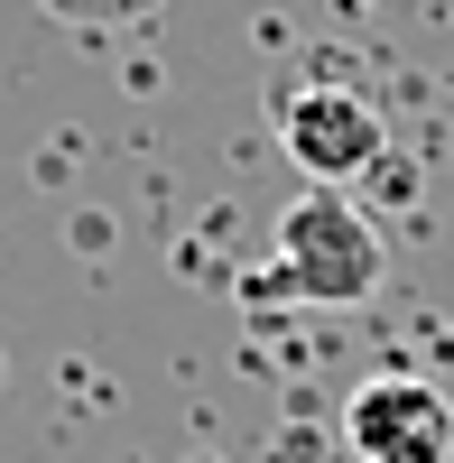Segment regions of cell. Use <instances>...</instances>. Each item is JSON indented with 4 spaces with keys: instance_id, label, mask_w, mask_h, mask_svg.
<instances>
[{
    "instance_id": "cell-4",
    "label": "cell",
    "mask_w": 454,
    "mask_h": 463,
    "mask_svg": "<svg viewBox=\"0 0 454 463\" xmlns=\"http://www.w3.org/2000/svg\"><path fill=\"white\" fill-rule=\"evenodd\" d=\"M47 19H65V28H139V19H158L167 0H37Z\"/></svg>"
},
{
    "instance_id": "cell-1",
    "label": "cell",
    "mask_w": 454,
    "mask_h": 463,
    "mask_svg": "<svg viewBox=\"0 0 454 463\" xmlns=\"http://www.w3.org/2000/svg\"><path fill=\"white\" fill-rule=\"evenodd\" d=\"M381 232L362 222L353 195H325V185H307L288 213H279V241H270V279H260V297H307V306H362L371 288H381Z\"/></svg>"
},
{
    "instance_id": "cell-2",
    "label": "cell",
    "mask_w": 454,
    "mask_h": 463,
    "mask_svg": "<svg viewBox=\"0 0 454 463\" xmlns=\"http://www.w3.org/2000/svg\"><path fill=\"white\" fill-rule=\"evenodd\" d=\"M279 148L288 167H307V185H325V195H344V185H362L371 167L390 158V121L381 102H371L362 84H344V74H297V84H279Z\"/></svg>"
},
{
    "instance_id": "cell-3",
    "label": "cell",
    "mask_w": 454,
    "mask_h": 463,
    "mask_svg": "<svg viewBox=\"0 0 454 463\" xmlns=\"http://www.w3.org/2000/svg\"><path fill=\"white\" fill-rule=\"evenodd\" d=\"M353 463H454V399L418 371H371L344 399Z\"/></svg>"
}]
</instances>
